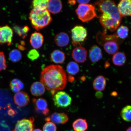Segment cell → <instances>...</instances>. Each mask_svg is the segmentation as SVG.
Returning a JSON list of instances; mask_svg holds the SVG:
<instances>
[{"label": "cell", "mask_w": 131, "mask_h": 131, "mask_svg": "<svg viewBox=\"0 0 131 131\" xmlns=\"http://www.w3.org/2000/svg\"><path fill=\"white\" fill-rule=\"evenodd\" d=\"M27 55L29 59L34 61L39 58L40 54L36 49H33L29 51Z\"/></svg>", "instance_id": "obj_32"}, {"label": "cell", "mask_w": 131, "mask_h": 131, "mask_svg": "<svg viewBox=\"0 0 131 131\" xmlns=\"http://www.w3.org/2000/svg\"><path fill=\"white\" fill-rule=\"evenodd\" d=\"M10 86L13 92L17 93L23 90L24 88L23 83L20 80L15 78L10 82Z\"/></svg>", "instance_id": "obj_24"}, {"label": "cell", "mask_w": 131, "mask_h": 131, "mask_svg": "<svg viewBox=\"0 0 131 131\" xmlns=\"http://www.w3.org/2000/svg\"><path fill=\"white\" fill-rule=\"evenodd\" d=\"M72 56L75 61L78 63H83L86 59L87 51L84 47L80 46L73 49Z\"/></svg>", "instance_id": "obj_11"}, {"label": "cell", "mask_w": 131, "mask_h": 131, "mask_svg": "<svg viewBox=\"0 0 131 131\" xmlns=\"http://www.w3.org/2000/svg\"><path fill=\"white\" fill-rule=\"evenodd\" d=\"M116 35L119 39L122 40L128 36L129 29L127 26L122 25L117 28V32L115 33Z\"/></svg>", "instance_id": "obj_26"}, {"label": "cell", "mask_w": 131, "mask_h": 131, "mask_svg": "<svg viewBox=\"0 0 131 131\" xmlns=\"http://www.w3.org/2000/svg\"><path fill=\"white\" fill-rule=\"evenodd\" d=\"M126 131H131V126L129 127L127 129Z\"/></svg>", "instance_id": "obj_42"}, {"label": "cell", "mask_w": 131, "mask_h": 131, "mask_svg": "<svg viewBox=\"0 0 131 131\" xmlns=\"http://www.w3.org/2000/svg\"><path fill=\"white\" fill-rule=\"evenodd\" d=\"M43 131H57V127L53 122H47L43 127Z\"/></svg>", "instance_id": "obj_31"}, {"label": "cell", "mask_w": 131, "mask_h": 131, "mask_svg": "<svg viewBox=\"0 0 131 131\" xmlns=\"http://www.w3.org/2000/svg\"><path fill=\"white\" fill-rule=\"evenodd\" d=\"M40 81L52 96L64 89L67 82L65 70L60 65H51L46 67L41 73Z\"/></svg>", "instance_id": "obj_1"}, {"label": "cell", "mask_w": 131, "mask_h": 131, "mask_svg": "<svg viewBox=\"0 0 131 131\" xmlns=\"http://www.w3.org/2000/svg\"><path fill=\"white\" fill-rule=\"evenodd\" d=\"M106 81L105 78L102 75L96 77L93 82V87L96 91H101L105 89Z\"/></svg>", "instance_id": "obj_20"}, {"label": "cell", "mask_w": 131, "mask_h": 131, "mask_svg": "<svg viewBox=\"0 0 131 131\" xmlns=\"http://www.w3.org/2000/svg\"><path fill=\"white\" fill-rule=\"evenodd\" d=\"M95 4L101 13L99 17V21L105 30L114 31L119 27L122 18L115 3L110 0L100 1Z\"/></svg>", "instance_id": "obj_2"}, {"label": "cell", "mask_w": 131, "mask_h": 131, "mask_svg": "<svg viewBox=\"0 0 131 131\" xmlns=\"http://www.w3.org/2000/svg\"><path fill=\"white\" fill-rule=\"evenodd\" d=\"M56 45L60 47H64L68 45L70 42L69 36L66 33L62 32L57 34L54 38Z\"/></svg>", "instance_id": "obj_18"}, {"label": "cell", "mask_w": 131, "mask_h": 131, "mask_svg": "<svg viewBox=\"0 0 131 131\" xmlns=\"http://www.w3.org/2000/svg\"><path fill=\"white\" fill-rule=\"evenodd\" d=\"M69 118L66 114L64 113L55 112L52 114L50 117L45 119L47 122L51 121L54 123L58 124H64L68 122Z\"/></svg>", "instance_id": "obj_14"}, {"label": "cell", "mask_w": 131, "mask_h": 131, "mask_svg": "<svg viewBox=\"0 0 131 131\" xmlns=\"http://www.w3.org/2000/svg\"><path fill=\"white\" fill-rule=\"evenodd\" d=\"M72 44L74 46L80 45L87 36V31L82 26H75L71 30Z\"/></svg>", "instance_id": "obj_6"}, {"label": "cell", "mask_w": 131, "mask_h": 131, "mask_svg": "<svg viewBox=\"0 0 131 131\" xmlns=\"http://www.w3.org/2000/svg\"><path fill=\"white\" fill-rule=\"evenodd\" d=\"M63 5L62 2L59 0H50L47 4V9L49 13L56 14L61 10Z\"/></svg>", "instance_id": "obj_17"}, {"label": "cell", "mask_w": 131, "mask_h": 131, "mask_svg": "<svg viewBox=\"0 0 131 131\" xmlns=\"http://www.w3.org/2000/svg\"><path fill=\"white\" fill-rule=\"evenodd\" d=\"M97 42L103 46L105 51L109 54H114L119 50V44L122 40L119 39L116 34L106 35L105 33H99L96 37Z\"/></svg>", "instance_id": "obj_4"}, {"label": "cell", "mask_w": 131, "mask_h": 131, "mask_svg": "<svg viewBox=\"0 0 131 131\" xmlns=\"http://www.w3.org/2000/svg\"><path fill=\"white\" fill-rule=\"evenodd\" d=\"M109 65L110 64L108 62H106L105 65V68H107L109 67Z\"/></svg>", "instance_id": "obj_40"}, {"label": "cell", "mask_w": 131, "mask_h": 131, "mask_svg": "<svg viewBox=\"0 0 131 131\" xmlns=\"http://www.w3.org/2000/svg\"><path fill=\"white\" fill-rule=\"evenodd\" d=\"M54 104L58 108H65L71 104L72 98L68 93L60 91L54 95L53 97Z\"/></svg>", "instance_id": "obj_7"}, {"label": "cell", "mask_w": 131, "mask_h": 131, "mask_svg": "<svg viewBox=\"0 0 131 131\" xmlns=\"http://www.w3.org/2000/svg\"><path fill=\"white\" fill-rule=\"evenodd\" d=\"M13 35V30L9 26L6 25L2 27L0 26V44L11 45Z\"/></svg>", "instance_id": "obj_9"}, {"label": "cell", "mask_w": 131, "mask_h": 131, "mask_svg": "<svg viewBox=\"0 0 131 131\" xmlns=\"http://www.w3.org/2000/svg\"><path fill=\"white\" fill-rule=\"evenodd\" d=\"M14 101L16 105L19 107H24L30 102V98L27 93L23 91H19L15 95Z\"/></svg>", "instance_id": "obj_13"}, {"label": "cell", "mask_w": 131, "mask_h": 131, "mask_svg": "<svg viewBox=\"0 0 131 131\" xmlns=\"http://www.w3.org/2000/svg\"><path fill=\"white\" fill-rule=\"evenodd\" d=\"M68 79V81L71 83L73 82L74 81V78L73 77V76H71V75H69Z\"/></svg>", "instance_id": "obj_36"}, {"label": "cell", "mask_w": 131, "mask_h": 131, "mask_svg": "<svg viewBox=\"0 0 131 131\" xmlns=\"http://www.w3.org/2000/svg\"><path fill=\"white\" fill-rule=\"evenodd\" d=\"M67 71L69 75H75L80 71V68L78 65L73 61L70 62L67 66Z\"/></svg>", "instance_id": "obj_25"}, {"label": "cell", "mask_w": 131, "mask_h": 131, "mask_svg": "<svg viewBox=\"0 0 131 131\" xmlns=\"http://www.w3.org/2000/svg\"><path fill=\"white\" fill-rule=\"evenodd\" d=\"M76 13L78 18L83 22H88L97 16L94 6L91 4H79Z\"/></svg>", "instance_id": "obj_5"}, {"label": "cell", "mask_w": 131, "mask_h": 131, "mask_svg": "<svg viewBox=\"0 0 131 131\" xmlns=\"http://www.w3.org/2000/svg\"><path fill=\"white\" fill-rule=\"evenodd\" d=\"M17 46L18 48L19 49V50L24 51L26 49L25 47L22 45H18Z\"/></svg>", "instance_id": "obj_37"}, {"label": "cell", "mask_w": 131, "mask_h": 131, "mask_svg": "<svg viewBox=\"0 0 131 131\" xmlns=\"http://www.w3.org/2000/svg\"><path fill=\"white\" fill-rule=\"evenodd\" d=\"M34 122V118L33 117L18 121L12 131H32L35 126Z\"/></svg>", "instance_id": "obj_8"}, {"label": "cell", "mask_w": 131, "mask_h": 131, "mask_svg": "<svg viewBox=\"0 0 131 131\" xmlns=\"http://www.w3.org/2000/svg\"><path fill=\"white\" fill-rule=\"evenodd\" d=\"M111 95L114 96H117V93L115 91L113 92L111 94Z\"/></svg>", "instance_id": "obj_39"}, {"label": "cell", "mask_w": 131, "mask_h": 131, "mask_svg": "<svg viewBox=\"0 0 131 131\" xmlns=\"http://www.w3.org/2000/svg\"><path fill=\"white\" fill-rule=\"evenodd\" d=\"M126 61V57L124 54L121 52H117L114 54L112 61L114 65L121 66L123 65Z\"/></svg>", "instance_id": "obj_23"}, {"label": "cell", "mask_w": 131, "mask_h": 131, "mask_svg": "<svg viewBox=\"0 0 131 131\" xmlns=\"http://www.w3.org/2000/svg\"><path fill=\"white\" fill-rule=\"evenodd\" d=\"M30 91L33 95L39 96L42 95L45 93V86L39 82H36L32 83L30 87Z\"/></svg>", "instance_id": "obj_19"}, {"label": "cell", "mask_w": 131, "mask_h": 131, "mask_svg": "<svg viewBox=\"0 0 131 131\" xmlns=\"http://www.w3.org/2000/svg\"><path fill=\"white\" fill-rule=\"evenodd\" d=\"M43 36L40 33L35 32L31 35L30 42L31 45L34 49L40 48L43 45Z\"/></svg>", "instance_id": "obj_16"}, {"label": "cell", "mask_w": 131, "mask_h": 131, "mask_svg": "<svg viewBox=\"0 0 131 131\" xmlns=\"http://www.w3.org/2000/svg\"><path fill=\"white\" fill-rule=\"evenodd\" d=\"M121 115L124 121L131 122V106L127 105L122 110Z\"/></svg>", "instance_id": "obj_27"}, {"label": "cell", "mask_w": 131, "mask_h": 131, "mask_svg": "<svg viewBox=\"0 0 131 131\" xmlns=\"http://www.w3.org/2000/svg\"><path fill=\"white\" fill-rule=\"evenodd\" d=\"M69 4H70L71 5H74L76 3V1H68Z\"/></svg>", "instance_id": "obj_38"}, {"label": "cell", "mask_w": 131, "mask_h": 131, "mask_svg": "<svg viewBox=\"0 0 131 131\" xmlns=\"http://www.w3.org/2000/svg\"><path fill=\"white\" fill-rule=\"evenodd\" d=\"M32 131H42V130L40 129H34V130Z\"/></svg>", "instance_id": "obj_41"}, {"label": "cell", "mask_w": 131, "mask_h": 131, "mask_svg": "<svg viewBox=\"0 0 131 131\" xmlns=\"http://www.w3.org/2000/svg\"><path fill=\"white\" fill-rule=\"evenodd\" d=\"M9 58L11 61L13 62H19L22 59V54L19 50L14 49L10 52Z\"/></svg>", "instance_id": "obj_29"}, {"label": "cell", "mask_w": 131, "mask_h": 131, "mask_svg": "<svg viewBox=\"0 0 131 131\" xmlns=\"http://www.w3.org/2000/svg\"><path fill=\"white\" fill-rule=\"evenodd\" d=\"M118 9L121 17L131 16V0H122L117 6Z\"/></svg>", "instance_id": "obj_12"}, {"label": "cell", "mask_w": 131, "mask_h": 131, "mask_svg": "<svg viewBox=\"0 0 131 131\" xmlns=\"http://www.w3.org/2000/svg\"><path fill=\"white\" fill-rule=\"evenodd\" d=\"M90 1H88V0H85V1H77L80 4H88Z\"/></svg>", "instance_id": "obj_35"}, {"label": "cell", "mask_w": 131, "mask_h": 131, "mask_svg": "<svg viewBox=\"0 0 131 131\" xmlns=\"http://www.w3.org/2000/svg\"><path fill=\"white\" fill-rule=\"evenodd\" d=\"M29 18L33 27L37 31L47 27L52 20L47 9L34 8L29 14Z\"/></svg>", "instance_id": "obj_3"}, {"label": "cell", "mask_w": 131, "mask_h": 131, "mask_svg": "<svg viewBox=\"0 0 131 131\" xmlns=\"http://www.w3.org/2000/svg\"><path fill=\"white\" fill-rule=\"evenodd\" d=\"M51 61L57 64H62L64 61L65 56L63 52L59 50H55L51 54Z\"/></svg>", "instance_id": "obj_21"}, {"label": "cell", "mask_w": 131, "mask_h": 131, "mask_svg": "<svg viewBox=\"0 0 131 131\" xmlns=\"http://www.w3.org/2000/svg\"><path fill=\"white\" fill-rule=\"evenodd\" d=\"M48 0H34L32 1L34 8L39 9H47Z\"/></svg>", "instance_id": "obj_30"}, {"label": "cell", "mask_w": 131, "mask_h": 131, "mask_svg": "<svg viewBox=\"0 0 131 131\" xmlns=\"http://www.w3.org/2000/svg\"><path fill=\"white\" fill-rule=\"evenodd\" d=\"M89 57L92 63H97L102 58L103 54L101 49L97 45H93L89 50Z\"/></svg>", "instance_id": "obj_15"}, {"label": "cell", "mask_w": 131, "mask_h": 131, "mask_svg": "<svg viewBox=\"0 0 131 131\" xmlns=\"http://www.w3.org/2000/svg\"><path fill=\"white\" fill-rule=\"evenodd\" d=\"M13 29L15 32L23 39L25 38L29 30V27L27 26L21 27L19 26L15 25L13 27Z\"/></svg>", "instance_id": "obj_28"}, {"label": "cell", "mask_w": 131, "mask_h": 131, "mask_svg": "<svg viewBox=\"0 0 131 131\" xmlns=\"http://www.w3.org/2000/svg\"><path fill=\"white\" fill-rule=\"evenodd\" d=\"M6 68L7 64L4 53L0 52V71L6 69Z\"/></svg>", "instance_id": "obj_33"}, {"label": "cell", "mask_w": 131, "mask_h": 131, "mask_svg": "<svg viewBox=\"0 0 131 131\" xmlns=\"http://www.w3.org/2000/svg\"><path fill=\"white\" fill-rule=\"evenodd\" d=\"M72 131V130H68V131Z\"/></svg>", "instance_id": "obj_43"}, {"label": "cell", "mask_w": 131, "mask_h": 131, "mask_svg": "<svg viewBox=\"0 0 131 131\" xmlns=\"http://www.w3.org/2000/svg\"><path fill=\"white\" fill-rule=\"evenodd\" d=\"M32 102L37 112L45 116H47L49 114L50 110L48 108V104L47 101L44 98H33Z\"/></svg>", "instance_id": "obj_10"}, {"label": "cell", "mask_w": 131, "mask_h": 131, "mask_svg": "<svg viewBox=\"0 0 131 131\" xmlns=\"http://www.w3.org/2000/svg\"><path fill=\"white\" fill-rule=\"evenodd\" d=\"M72 126L75 131H85L88 128V125L86 119L79 118L73 123Z\"/></svg>", "instance_id": "obj_22"}, {"label": "cell", "mask_w": 131, "mask_h": 131, "mask_svg": "<svg viewBox=\"0 0 131 131\" xmlns=\"http://www.w3.org/2000/svg\"><path fill=\"white\" fill-rule=\"evenodd\" d=\"M95 96L98 99H101L103 96V94L101 91H98L96 93Z\"/></svg>", "instance_id": "obj_34"}]
</instances>
